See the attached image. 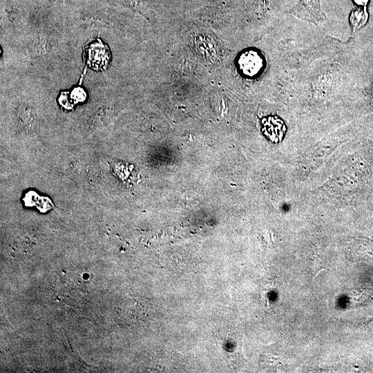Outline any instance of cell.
Segmentation results:
<instances>
[{
  "instance_id": "obj_1",
  "label": "cell",
  "mask_w": 373,
  "mask_h": 373,
  "mask_svg": "<svg viewBox=\"0 0 373 373\" xmlns=\"http://www.w3.org/2000/svg\"><path fill=\"white\" fill-rule=\"evenodd\" d=\"M291 12L296 17L316 25L326 19L320 0H300Z\"/></svg>"
},
{
  "instance_id": "obj_2",
  "label": "cell",
  "mask_w": 373,
  "mask_h": 373,
  "mask_svg": "<svg viewBox=\"0 0 373 373\" xmlns=\"http://www.w3.org/2000/svg\"><path fill=\"white\" fill-rule=\"evenodd\" d=\"M238 63L242 72L249 77L257 75L263 66L262 57L257 52L252 50L243 53Z\"/></svg>"
},
{
  "instance_id": "obj_3",
  "label": "cell",
  "mask_w": 373,
  "mask_h": 373,
  "mask_svg": "<svg viewBox=\"0 0 373 373\" xmlns=\"http://www.w3.org/2000/svg\"><path fill=\"white\" fill-rule=\"evenodd\" d=\"M369 14L366 6H359L352 10L349 21L354 32L362 28L368 21Z\"/></svg>"
},
{
  "instance_id": "obj_4",
  "label": "cell",
  "mask_w": 373,
  "mask_h": 373,
  "mask_svg": "<svg viewBox=\"0 0 373 373\" xmlns=\"http://www.w3.org/2000/svg\"><path fill=\"white\" fill-rule=\"evenodd\" d=\"M358 6H366L370 0H352Z\"/></svg>"
}]
</instances>
